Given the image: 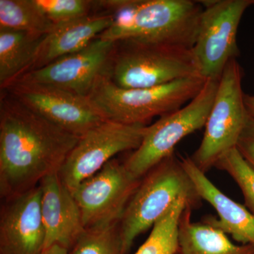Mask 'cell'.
Returning a JSON list of instances; mask_svg holds the SVG:
<instances>
[{
  "mask_svg": "<svg viewBox=\"0 0 254 254\" xmlns=\"http://www.w3.org/2000/svg\"><path fill=\"white\" fill-rule=\"evenodd\" d=\"M242 71L236 60L229 62L220 79L213 106L198 149L190 157L205 173L218 159L236 148L249 115L242 86Z\"/></svg>",
  "mask_w": 254,
  "mask_h": 254,
  "instance_id": "cell-7",
  "label": "cell"
},
{
  "mask_svg": "<svg viewBox=\"0 0 254 254\" xmlns=\"http://www.w3.org/2000/svg\"><path fill=\"white\" fill-rule=\"evenodd\" d=\"M46 230L40 185L6 200L0 219V254H41Z\"/></svg>",
  "mask_w": 254,
  "mask_h": 254,
  "instance_id": "cell-13",
  "label": "cell"
},
{
  "mask_svg": "<svg viewBox=\"0 0 254 254\" xmlns=\"http://www.w3.org/2000/svg\"><path fill=\"white\" fill-rule=\"evenodd\" d=\"M3 90L55 126L79 138L107 120L88 97L55 87L16 81Z\"/></svg>",
  "mask_w": 254,
  "mask_h": 254,
  "instance_id": "cell-11",
  "label": "cell"
},
{
  "mask_svg": "<svg viewBox=\"0 0 254 254\" xmlns=\"http://www.w3.org/2000/svg\"><path fill=\"white\" fill-rule=\"evenodd\" d=\"M39 185L42 218L46 230L44 250L59 245L69 251L86 230L77 203L62 182L59 173L45 177Z\"/></svg>",
  "mask_w": 254,
  "mask_h": 254,
  "instance_id": "cell-14",
  "label": "cell"
},
{
  "mask_svg": "<svg viewBox=\"0 0 254 254\" xmlns=\"http://www.w3.org/2000/svg\"><path fill=\"white\" fill-rule=\"evenodd\" d=\"M141 180L132 176L125 163L113 159L82 182L72 194L81 211L85 230L120 223Z\"/></svg>",
  "mask_w": 254,
  "mask_h": 254,
  "instance_id": "cell-10",
  "label": "cell"
},
{
  "mask_svg": "<svg viewBox=\"0 0 254 254\" xmlns=\"http://www.w3.org/2000/svg\"><path fill=\"white\" fill-rule=\"evenodd\" d=\"M113 21V16L110 13L102 12L55 25L43 38L34 60L25 73L83 49L106 31Z\"/></svg>",
  "mask_w": 254,
  "mask_h": 254,
  "instance_id": "cell-16",
  "label": "cell"
},
{
  "mask_svg": "<svg viewBox=\"0 0 254 254\" xmlns=\"http://www.w3.org/2000/svg\"><path fill=\"white\" fill-rule=\"evenodd\" d=\"M205 81L194 76L153 88H124L105 74L97 80L88 98L107 120L145 125L155 116L180 109L198 94Z\"/></svg>",
  "mask_w": 254,
  "mask_h": 254,
  "instance_id": "cell-4",
  "label": "cell"
},
{
  "mask_svg": "<svg viewBox=\"0 0 254 254\" xmlns=\"http://www.w3.org/2000/svg\"><path fill=\"white\" fill-rule=\"evenodd\" d=\"M105 76L124 88H153L201 76L192 50L136 41L116 43Z\"/></svg>",
  "mask_w": 254,
  "mask_h": 254,
  "instance_id": "cell-5",
  "label": "cell"
},
{
  "mask_svg": "<svg viewBox=\"0 0 254 254\" xmlns=\"http://www.w3.org/2000/svg\"><path fill=\"white\" fill-rule=\"evenodd\" d=\"M55 25L68 22L91 14L95 1L87 0H34Z\"/></svg>",
  "mask_w": 254,
  "mask_h": 254,
  "instance_id": "cell-23",
  "label": "cell"
},
{
  "mask_svg": "<svg viewBox=\"0 0 254 254\" xmlns=\"http://www.w3.org/2000/svg\"><path fill=\"white\" fill-rule=\"evenodd\" d=\"M41 254H68V250L59 245H53L43 250Z\"/></svg>",
  "mask_w": 254,
  "mask_h": 254,
  "instance_id": "cell-25",
  "label": "cell"
},
{
  "mask_svg": "<svg viewBox=\"0 0 254 254\" xmlns=\"http://www.w3.org/2000/svg\"><path fill=\"white\" fill-rule=\"evenodd\" d=\"M46 36L0 28V86L1 89H4L27 71Z\"/></svg>",
  "mask_w": 254,
  "mask_h": 254,
  "instance_id": "cell-18",
  "label": "cell"
},
{
  "mask_svg": "<svg viewBox=\"0 0 254 254\" xmlns=\"http://www.w3.org/2000/svg\"><path fill=\"white\" fill-rule=\"evenodd\" d=\"M140 182L120 222L123 250L127 254L135 240L153 227L177 200L185 198L195 208L201 198L175 155L150 170Z\"/></svg>",
  "mask_w": 254,
  "mask_h": 254,
  "instance_id": "cell-3",
  "label": "cell"
},
{
  "mask_svg": "<svg viewBox=\"0 0 254 254\" xmlns=\"http://www.w3.org/2000/svg\"><path fill=\"white\" fill-rule=\"evenodd\" d=\"M188 207L192 208L185 198L175 202L167 213L155 222L148 239L136 254H178L180 219Z\"/></svg>",
  "mask_w": 254,
  "mask_h": 254,
  "instance_id": "cell-20",
  "label": "cell"
},
{
  "mask_svg": "<svg viewBox=\"0 0 254 254\" xmlns=\"http://www.w3.org/2000/svg\"></svg>",
  "mask_w": 254,
  "mask_h": 254,
  "instance_id": "cell-27",
  "label": "cell"
},
{
  "mask_svg": "<svg viewBox=\"0 0 254 254\" xmlns=\"http://www.w3.org/2000/svg\"><path fill=\"white\" fill-rule=\"evenodd\" d=\"M214 167L226 172L236 182L243 193L245 206L254 215V168L237 147L222 155Z\"/></svg>",
  "mask_w": 254,
  "mask_h": 254,
  "instance_id": "cell-22",
  "label": "cell"
},
{
  "mask_svg": "<svg viewBox=\"0 0 254 254\" xmlns=\"http://www.w3.org/2000/svg\"><path fill=\"white\" fill-rule=\"evenodd\" d=\"M192 53L200 76L219 80L239 54L237 36L244 13L254 0L205 1Z\"/></svg>",
  "mask_w": 254,
  "mask_h": 254,
  "instance_id": "cell-8",
  "label": "cell"
},
{
  "mask_svg": "<svg viewBox=\"0 0 254 254\" xmlns=\"http://www.w3.org/2000/svg\"><path fill=\"white\" fill-rule=\"evenodd\" d=\"M245 102L249 115L254 118V95L245 94Z\"/></svg>",
  "mask_w": 254,
  "mask_h": 254,
  "instance_id": "cell-26",
  "label": "cell"
},
{
  "mask_svg": "<svg viewBox=\"0 0 254 254\" xmlns=\"http://www.w3.org/2000/svg\"><path fill=\"white\" fill-rule=\"evenodd\" d=\"M55 26L34 0H0V28L45 36Z\"/></svg>",
  "mask_w": 254,
  "mask_h": 254,
  "instance_id": "cell-19",
  "label": "cell"
},
{
  "mask_svg": "<svg viewBox=\"0 0 254 254\" xmlns=\"http://www.w3.org/2000/svg\"><path fill=\"white\" fill-rule=\"evenodd\" d=\"M6 91L0 100V193L6 200L59 173L78 143Z\"/></svg>",
  "mask_w": 254,
  "mask_h": 254,
  "instance_id": "cell-1",
  "label": "cell"
},
{
  "mask_svg": "<svg viewBox=\"0 0 254 254\" xmlns=\"http://www.w3.org/2000/svg\"><path fill=\"white\" fill-rule=\"evenodd\" d=\"M115 45L114 42L95 38L83 49L25 73L14 82L48 85L88 97L97 80L108 71Z\"/></svg>",
  "mask_w": 254,
  "mask_h": 254,
  "instance_id": "cell-12",
  "label": "cell"
},
{
  "mask_svg": "<svg viewBox=\"0 0 254 254\" xmlns=\"http://www.w3.org/2000/svg\"><path fill=\"white\" fill-rule=\"evenodd\" d=\"M237 148L254 168V118L250 115L237 142Z\"/></svg>",
  "mask_w": 254,
  "mask_h": 254,
  "instance_id": "cell-24",
  "label": "cell"
},
{
  "mask_svg": "<svg viewBox=\"0 0 254 254\" xmlns=\"http://www.w3.org/2000/svg\"><path fill=\"white\" fill-rule=\"evenodd\" d=\"M68 254H125L120 223L85 230L68 251Z\"/></svg>",
  "mask_w": 254,
  "mask_h": 254,
  "instance_id": "cell-21",
  "label": "cell"
},
{
  "mask_svg": "<svg viewBox=\"0 0 254 254\" xmlns=\"http://www.w3.org/2000/svg\"><path fill=\"white\" fill-rule=\"evenodd\" d=\"M186 208L179 227V254H254V246L232 243L225 232L206 222L190 220Z\"/></svg>",
  "mask_w": 254,
  "mask_h": 254,
  "instance_id": "cell-17",
  "label": "cell"
},
{
  "mask_svg": "<svg viewBox=\"0 0 254 254\" xmlns=\"http://www.w3.org/2000/svg\"></svg>",
  "mask_w": 254,
  "mask_h": 254,
  "instance_id": "cell-28",
  "label": "cell"
},
{
  "mask_svg": "<svg viewBox=\"0 0 254 254\" xmlns=\"http://www.w3.org/2000/svg\"><path fill=\"white\" fill-rule=\"evenodd\" d=\"M97 4L113 16L98 38L118 43L136 41L192 50L203 1L191 0H108Z\"/></svg>",
  "mask_w": 254,
  "mask_h": 254,
  "instance_id": "cell-2",
  "label": "cell"
},
{
  "mask_svg": "<svg viewBox=\"0 0 254 254\" xmlns=\"http://www.w3.org/2000/svg\"><path fill=\"white\" fill-rule=\"evenodd\" d=\"M219 80L207 79L198 94L180 109L163 115L147 127L140 146L125 165L132 176L141 180L150 170L174 154L183 138L205 127L218 91Z\"/></svg>",
  "mask_w": 254,
  "mask_h": 254,
  "instance_id": "cell-6",
  "label": "cell"
},
{
  "mask_svg": "<svg viewBox=\"0 0 254 254\" xmlns=\"http://www.w3.org/2000/svg\"><path fill=\"white\" fill-rule=\"evenodd\" d=\"M145 125H126L106 120L80 137L59 171L62 182L72 193L98 173L115 155L136 150L144 138Z\"/></svg>",
  "mask_w": 254,
  "mask_h": 254,
  "instance_id": "cell-9",
  "label": "cell"
},
{
  "mask_svg": "<svg viewBox=\"0 0 254 254\" xmlns=\"http://www.w3.org/2000/svg\"><path fill=\"white\" fill-rule=\"evenodd\" d=\"M184 168L191 179L197 192L216 210L219 219L207 218L205 222L230 235L242 245L254 246V215L222 193L209 180L205 173L197 168L190 157L182 158Z\"/></svg>",
  "mask_w": 254,
  "mask_h": 254,
  "instance_id": "cell-15",
  "label": "cell"
}]
</instances>
